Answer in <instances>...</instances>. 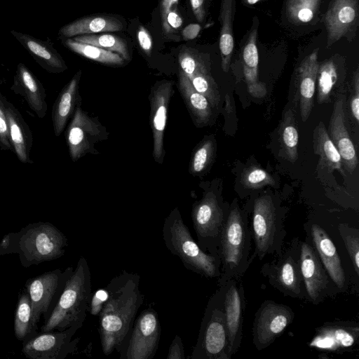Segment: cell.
<instances>
[{
	"label": "cell",
	"instance_id": "30",
	"mask_svg": "<svg viewBox=\"0 0 359 359\" xmlns=\"http://www.w3.org/2000/svg\"><path fill=\"white\" fill-rule=\"evenodd\" d=\"M236 0H222L219 20L221 29L219 32V46L222 58V68L227 72L234 47L233 36V20Z\"/></svg>",
	"mask_w": 359,
	"mask_h": 359
},
{
	"label": "cell",
	"instance_id": "4",
	"mask_svg": "<svg viewBox=\"0 0 359 359\" xmlns=\"http://www.w3.org/2000/svg\"><path fill=\"white\" fill-rule=\"evenodd\" d=\"M162 232L165 247L180 258L187 269L208 278L218 279L221 275L219 257L204 251L194 241L177 208L165 217Z\"/></svg>",
	"mask_w": 359,
	"mask_h": 359
},
{
	"label": "cell",
	"instance_id": "38",
	"mask_svg": "<svg viewBox=\"0 0 359 359\" xmlns=\"http://www.w3.org/2000/svg\"><path fill=\"white\" fill-rule=\"evenodd\" d=\"M178 62L182 71L188 78L198 73L210 72L205 60L194 50L184 48L178 53Z\"/></svg>",
	"mask_w": 359,
	"mask_h": 359
},
{
	"label": "cell",
	"instance_id": "44",
	"mask_svg": "<svg viewBox=\"0 0 359 359\" xmlns=\"http://www.w3.org/2000/svg\"><path fill=\"white\" fill-rule=\"evenodd\" d=\"M107 293L105 287L94 292H93L89 306V311L92 315L98 316L107 299Z\"/></svg>",
	"mask_w": 359,
	"mask_h": 359
},
{
	"label": "cell",
	"instance_id": "46",
	"mask_svg": "<svg viewBox=\"0 0 359 359\" xmlns=\"http://www.w3.org/2000/svg\"><path fill=\"white\" fill-rule=\"evenodd\" d=\"M185 358L184 348L181 337L176 334L169 347L166 359H184Z\"/></svg>",
	"mask_w": 359,
	"mask_h": 359
},
{
	"label": "cell",
	"instance_id": "16",
	"mask_svg": "<svg viewBox=\"0 0 359 359\" xmlns=\"http://www.w3.org/2000/svg\"><path fill=\"white\" fill-rule=\"evenodd\" d=\"M359 341V325L353 321L325 323L316 329L309 343L311 348L341 353L353 348Z\"/></svg>",
	"mask_w": 359,
	"mask_h": 359
},
{
	"label": "cell",
	"instance_id": "52",
	"mask_svg": "<svg viewBox=\"0 0 359 359\" xmlns=\"http://www.w3.org/2000/svg\"><path fill=\"white\" fill-rule=\"evenodd\" d=\"M9 243H10V236H9V235H7V236H4V238H3L2 242L0 245V247L2 248H6L8 246Z\"/></svg>",
	"mask_w": 359,
	"mask_h": 359
},
{
	"label": "cell",
	"instance_id": "42",
	"mask_svg": "<svg viewBox=\"0 0 359 359\" xmlns=\"http://www.w3.org/2000/svg\"><path fill=\"white\" fill-rule=\"evenodd\" d=\"M241 182L245 187L251 189H258L266 185L275 184L273 177L257 166H250L245 170L241 176Z\"/></svg>",
	"mask_w": 359,
	"mask_h": 359
},
{
	"label": "cell",
	"instance_id": "14",
	"mask_svg": "<svg viewBox=\"0 0 359 359\" xmlns=\"http://www.w3.org/2000/svg\"><path fill=\"white\" fill-rule=\"evenodd\" d=\"M173 86L172 81H158L151 88L149 95L150 126L153 135L152 156L159 164L163 163L165 155L164 132L168 106L174 93Z\"/></svg>",
	"mask_w": 359,
	"mask_h": 359
},
{
	"label": "cell",
	"instance_id": "36",
	"mask_svg": "<svg viewBox=\"0 0 359 359\" xmlns=\"http://www.w3.org/2000/svg\"><path fill=\"white\" fill-rule=\"evenodd\" d=\"M337 79V69L332 60L326 61L319 66L317 75L318 104L327 102Z\"/></svg>",
	"mask_w": 359,
	"mask_h": 359
},
{
	"label": "cell",
	"instance_id": "15",
	"mask_svg": "<svg viewBox=\"0 0 359 359\" xmlns=\"http://www.w3.org/2000/svg\"><path fill=\"white\" fill-rule=\"evenodd\" d=\"M81 327L73 325L63 330L46 332L29 341L22 351L32 359L65 358L76 349L79 339L72 340V337Z\"/></svg>",
	"mask_w": 359,
	"mask_h": 359
},
{
	"label": "cell",
	"instance_id": "35",
	"mask_svg": "<svg viewBox=\"0 0 359 359\" xmlns=\"http://www.w3.org/2000/svg\"><path fill=\"white\" fill-rule=\"evenodd\" d=\"M215 151V143L210 138L204 139L195 148L189 166V172L193 175L203 173L210 165Z\"/></svg>",
	"mask_w": 359,
	"mask_h": 359
},
{
	"label": "cell",
	"instance_id": "3",
	"mask_svg": "<svg viewBox=\"0 0 359 359\" xmlns=\"http://www.w3.org/2000/svg\"><path fill=\"white\" fill-rule=\"evenodd\" d=\"M92 294L90 268L86 259L81 257L41 330L46 332L63 330L73 325L82 327L89 311Z\"/></svg>",
	"mask_w": 359,
	"mask_h": 359
},
{
	"label": "cell",
	"instance_id": "1",
	"mask_svg": "<svg viewBox=\"0 0 359 359\" xmlns=\"http://www.w3.org/2000/svg\"><path fill=\"white\" fill-rule=\"evenodd\" d=\"M140 276L123 270L106 286L107 299L98 314L100 343L104 355L119 351L130 336L136 315L143 304Z\"/></svg>",
	"mask_w": 359,
	"mask_h": 359
},
{
	"label": "cell",
	"instance_id": "18",
	"mask_svg": "<svg viewBox=\"0 0 359 359\" xmlns=\"http://www.w3.org/2000/svg\"><path fill=\"white\" fill-rule=\"evenodd\" d=\"M69 267L64 273L60 269L45 273L29 282L27 285L31 302V327L33 329L42 314L48 310L54 295L62 282L65 281L73 271Z\"/></svg>",
	"mask_w": 359,
	"mask_h": 359
},
{
	"label": "cell",
	"instance_id": "8",
	"mask_svg": "<svg viewBox=\"0 0 359 359\" xmlns=\"http://www.w3.org/2000/svg\"><path fill=\"white\" fill-rule=\"evenodd\" d=\"M229 210L212 191H205L202 198L193 204V226L197 243L204 251L218 255L220 233Z\"/></svg>",
	"mask_w": 359,
	"mask_h": 359
},
{
	"label": "cell",
	"instance_id": "41",
	"mask_svg": "<svg viewBox=\"0 0 359 359\" xmlns=\"http://www.w3.org/2000/svg\"><path fill=\"white\" fill-rule=\"evenodd\" d=\"M338 231L341 237L356 275H359V230L346 224H340Z\"/></svg>",
	"mask_w": 359,
	"mask_h": 359
},
{
	"label": "cell",
	"instance_id": "43",
	"mask_svg": "<svg viewBox=\"0 0 359 359\" xmlns=\"http://www.w3.org/2000/svg\"><path fill=\"white\" fill-rule=\"evenodd\" d=\"M6 98L0 92V142L8 149L12 148L6 114Z\"/></svg>",
	"mask_w": 359,
	"mask_h": 359
},
{
	"label": "cell",
	"instance_id": "6",
	"mask_svg": "<svg viewBox=\"0 0 359 359\" xmlns=\"http://www.w3.org/2000/svg\"><path fill=\"white\" fill-rule=\"evenodd\" d=\"M224 285L209 299L191 359H231L230 341L224 313Z\"/></svg>",
	"mask_w": 359,
	"mask_h": 359
},
{
	"label": "cell",
	"instance_id": "51",
	"mask_svg": "<svg viewBox=\"0 0 359 359\" xmlns=\"http://www.w3.org/2000/svg\"><path fill=\"white\" fill-rule=\"evenodd\" d=\"M201 27L199 24H190L184 27L182 31V36L184 40L195 39L201 31Z\"/></svg>",
	"mask_w": 359,
	"mask_h": 359
},
{
	"label": "cell",
	"instance_id": "29",
	"mask_svg": "<svg viewBox=\"0 0 359 359\" xmlns=\"http://www.w3.org/2000/svg\"><path fill=\"white\" fill-rule=\"evenodd\" d=\"M257 29L251 30L243 50V73L249 92L261 97L266 93L263 83L258 80L259 54L257 46Z\"/></svg>",
	"mask_w": 359,
	"mask_h": 359
},
{
	"label": "cell",
	"instance_id": "2",
	"mask_svg": "<svg viewBox=\"0 0 359 359\" xmlns=\"http://www.w3.org/2000/svg\"><path fill=\"white\" fill-rule=\"evenodd\" d=\"M252 241L248 215L234 201L220 233L218 255L221 275L217 279L218 286L231 280H241L250 265Z\"/></svg>",
	"mask_w": 359,
	"mask_h": 359
},
{
	"label": "cell",
	"instance_id": "12",
	"mask_svg": "<svg viewBox=\"0 0 359 359\" xmlns=\"http://www.w3.org/2000/svg\"><path fill=\"white\" fill-rule=\"evenodd\" d=\"M108 137L109 133L97 117L89 116L80 107L76 108L66 133L69 152L73 161L87 154H97L95 145Z\"/></svg>",
	"mask_w": 359,
	"mask_h": 359
},
{
	"label": "cell",
	"instance_id": "27",
	"mask_svg": "<svg viewBox=\"0 0 359 359\" xmlns=\"http://www.w3.org/2000/svg\"><path fill=\"white\" fill-rule=\"evenodd\" d=\"M81 70H79L58 95L53 109V122L55 135L59 136L67 122L76 109L79 97V84Z\"/></svg>",
	"mask_w": 359,
	"mask_h": 359
},
{
	"label": "cell",
	"instance_id": "45",
	"mask_svg": "<svg viewBox=\"0 0 359 359\" xmlns=\"http://www.w3.org/2000/svg\"><path fill=\"white\" fill-rule=\"evenodd\" d=\"M137 39L141 49L147 55H149L152 50L153 41L150 33L144 26H140L138 27Z\"/></svg>",
	"mask_w": 359,
	"mask_h": 359
},
{
	"label": "cell",
	"instance_id": "17",
	"mask_svg": "<svg viewBox=\"0 0 359 359\" xmlns=\"http://www.w3.org/2000/svg\"><path fill=\"white\" fill-rule=\"evenodd\" d=\"M244 292L241 280H231L224 285V313L232 356L240 348L243 339Z\"/></svg>",
	"mask_w": 359,
	"mask_h": 359
},
{
	"label": "cell",
	"instance_id": "20",
	"mask_svg": "<svg viewBox=\"0 0 359 359\" xmlns=\"http://www.w3.org/2000/svg\"><path fill=\"white\" fill-rule=\"evenodd\" d=\"M358 18V0H334L325 15L327 46L347 36L356 25Z\"/></svg>",
	"mask_w": 359,
	"mask_h": 359
},
{
	"label": "cell",
	"instance_id": "26",
	"mask_svg": "<svg viewBox=\"0 0 359 359\" xmlns=\"http://www.w3.org/2000/svg\"><path fill=\"white\" fill-rule=\"evenodd\" d=\"M5 106L12 147L21 162L30 163L29 151L33 142L32 133L20 112L6 100Z\"/></svg>",
	"mask_w": 359,
	"mask_h": 359
},
{
	"label": "cell",
	"instance_id": "50",
	"mask_svg": "<svg viewBox=\"0 0 359 359\" xmlns=\"http://www.w3.org/2000/svg\"><path fill=\"white\" fill-rule=\"evenodd\" d=\"M205 0H190L193 13L198 22H203L205 18Z\"/></svg>",
	"mask_w": 359,
	"mask_h": 359
},
{
	"label": "cell",
	"instance_id": "48",
	"mask_svg": "<svg viewBox=\"0 0 359 359\" xmlns=\"http://www.w3.org/2000/svg\"><path fill=\"white\" fill-rule=\"evenodd\" d=\"M183 20L176 11V9L170 11L166 18L165 25L163 28L165 33H170L173 29H179L182 25Z\"/></svg>",
	"mask_w": 359,
	"mask_h": 359
},
{
	"label": "cell",
	"instance_id": "34",
	"mask_svg": "<svg viewBox=\"0 0 359 359\" xmlns=\"http://www.w3.org/2000/svg\"><path fill=\"white\" fill-rule=\"evenodd\" d=\"M281 146L286 158L294 163L298 158L299 134L295 118L291 109L285 111L280 127Z\"/></svg>",
	"mask_w": 359,
	"mask_h": 359
},
{
	"label": "cell",
	"instance_id": "11",
	"mask_svg": "<svg viewBox=\"0 0 359 359\" xmlns=\"http://www.w3.org/2000/svg\"><path fill=\"white\" fill-rule=\"evenodd\" d=\"M67 245L65 236L51 224H37L20 237L19 246L30 262H41L60 257Z\"/></svg>",
	"mask_w": 359,
	"mask_h": 359
},
{
	"label": "cell",
	"instance_id": "40",
	"mask_svg": "<svg viewBox=\"0 0 359 359\" xmlns=\"http://www.w3.org/2000/svg\"><path fill=\"white\" fill-rule=\"evenodd\" d=\"M31 316L29 297L26 294H22L18 303L15 318V333L18 339H22L29 333L31 327Z\"/></svg>",
	"mask_w": 359,
	"mask_h": 359
},
{
	"label": "cell",
	"instance_id": "25",
	"mask_svg": "<svg viewBox=\"0 0 359 359\" xmlns=\"http://www.w3.org/2000/svg\"><path fill=\"white\" fill-rule=\"evenodd\" d=\"M12 88L16 90V93H21L39 117L43 118L46 116L47 104L45 89L23 63H19L17 67Z\"/></svg>",
	"mask_w": 359,
	"mask_h": 359
},
{
	"label": "cell",
	"instance_id": "49",
	"mask_svg": "<svg viewBox=\"0 0 359 359\" xmlns=\"http://www.w3.org/2000/svg\"><path fill=\"white\" fill-rule=\"evenodd\" d=\"M178 2L179 0H160L159 11L163 28L165 25L168 13L173 9H176L175 6L177 5Z\"/></svg>",
	"mask_w": 359,
	"mask_h": 359
},
{
	"label": "cell",
	"instance_id": "7",
	"mask_svg": "<svg viewBox=\"0 0 359 359\" xmlns=\"http://www.w3.org/2000/svg\"><path fill=\"white\" fill-rule=\"evenodd\" d=\"M275 256L271 262L262 265V274L283 295L306 299L300 268V241L294 239L287 249Z\"/></svg>",
	"mask_w": 359,
	"mask_h": 359
},
{
	"label": "cell",
	"instance_id": "28",
	"mask_svg": "<svg viewBox=\"0 0 359 359\" xmlns=\"http://www.w3.org/2000/svg\"><path fill=\"white\" fill-rule=\"evenodd\" d=\"M178 88L194 123L198 126L208 124L212 117V105L203 95L197 92L186 74L180 70Z\"/></svg>",
	"mask_w": 359,
	"mask_h": 359
},
{
	"label": "cell",
	"instance_id": "32",
	"mask_svg": "<svg viewBox=\"0 0 359 359\" xmlns=\"http://www.w3.org/2000/svg\"><path fill=\"white\" fill-rule=\"evenodd\" d=\"M61 40L62 44L72 52L95 62L109 66H122L126 64V61L116 53L79 42L72 38Z\"/></svg>",
	"mask_w": 359,
	"mask_h": 359
},
{
	"label": "cell",
	"instance_id": "24",
	"mask_svg": "<svg viewBox=\"0 0 359 359\" xmlns=\"http://www.w3.org/2000/svg\"><path fill=\"white\" fill-rule=\"evenodd\" d=\"M318 48L307 55L298 68L299 100L302 120L309 117L313 103L316 82L319 69Z\"/></svg>",
	"mask_w": 359,
	"mask_h": 359
},
{
	"label": "cell",
	"instance_id": "37",
	"mask_svg": "<svg viewBox=\"0 0 359 359\" xmlns=\"http://www.w3.org/2000/svg\"><path fill=\"white\" fill-rule=\"evenodd\" d=\"M320 4V0H288V17L296 24L308 23L315 16Z\"/></svg>",
	"mask_w": 359,
	"mask_h": 359
},
{
	"label": "cell",
	"instance_id": "10",
	"mask_svg": "<svg viewBox=\"0 0 359 359\" xmlns=\"http://www.w3.org/2000/svg\"><path fill=\"white\" fill-rule=\"evenodd\" d=\"M294 313L283 304L265 300L257 309L252 323V343L257 351L270 346L292 323Z\"/></svg>",
	"mask_w": 359,
	"mask_h": 359
},
{
	"label": "cell",
	"instance_id": "33",
	"mask_svg": "<svg viewBox=\"0 0 359 359\" xmlns=\"http://www.w3.org/2000/svg\"><path fill=\"white\" fill-rule=\"evenodd\" d=\"M72 39L116 53L126 61H129L130 59L126 41L116 35L109 34V32L81 35L72 37Z\"/></svg>",
	"mask_w": 359,
	"mask_h": 359
},
{
	"label": "cell",
	"instance_id": "23",
	"mask_svg": "<svg viewBox=\"0 0 359 359\" xmlns=\"http://www.w3.org/2000/svg\"><path fill=\"white\" fill-rule=\"evenodd\" d=\"M123 28V22L114 15H92L80 18L62 26L58 31V37L61 39L85 34L115 32Z\"/></svg>",
	"mask_w": 359,
	"mask_h": 359
},
{
	"label": "cell",
	"instance_id": "21",
	"mask_svg": "<svg viewBox=\"0 0 359 359\" xmlns=\"http://www.w3.org/2000/svg\"><path fill=\"white\" fill-rule=\"evenodd\" d=\"M313 246L328 275L340 292L346 289V279L337 248L327 232L318 224H313L310 229Z\"/></svg>",
	"mask_w": 359,
	"mask_h": 359
},
{
	"label": "cell",
	"instance_id": "47",
	"mask_svg": "<svg viewBox=\"0 0 359 359\" xmlns=\"http://www.w3.org/2000/svg\"><path fill=\"white\" fill-rule=\"evenodd\" d=\"M354 94L351 100V109L353 118L359 121V71L356 69L353 76Z\"/></svg>",
	"mask_w": 359,
	"mask_h": 359
},
{
	"label": "cell",
	"instance_id": "39",
	"mask_svg": "<svg viewBox=\"0 0 359 359\" xmlns=\"http://www.w3.org/2000/svg\"><path fill=\"white\" fill-rule=\"evenodd\" d=\"M189 79L194 88L206 97L212 107L217 106L220 95L217 84L210 72L198 73Z\"/></svg>",
	"mask_w": 359,
	"mask_h": 359
},
{
	"label": "cell",
	"instance_id": "22",
	"mask_svg": "<svg viewBox=\"0 0 359 359\" xmlns=\"http://www.w3.org/2000/svg\"><path fill=\"white\" fill-rule=\"evenodd\" d=\"M11 33L44 69L51 73H60L67 69L65 60L49 38L41 40L14 30Z\"/></svg>",
	"mask_w": 359,
	"mask_h": 359
},
{
	"label": "cell",
	"instance_id": "19",
	"mask_svg": "<svg viewBox=\"0 0 359 359\" xmlns=\"http://www.w3.org/2000/svg\"><path fill=\"white\" fill-rule=\"evenodd\" d=\"M345 104L346 97L340 95L334 104L327 133L341 157L342 165L351 173L356 169L358 160L345 126Z\"/></svg>",
	"mask_w": 359,
	"mask_h": 359
},
{
	"label": "cell",
	"instance_id": "31",
	"mask_svg": "<svg viewBox=\"0 0 359 359\" xmlns=\"http://www.w3.org/2000/svg\"><path fill=\"white\" fill-rule=\"evenodd\" d=\"M313 144L315 154L320 157V163L328 170H337L344 174L342 169L341 157L330 140L327 130L320 121L313 130Z\"/></svg>",
	"mask_w": 359,
	"mask_h": 359
},
{
	"label": "cell",
	"instance_id": "9",
	"mask_svg": "<svg viewBox=\"0 0 359 359\" xmlns=\"http://www.w3.org/2000/svg\"><path fill=\"white\" fill-rule=\"evenodd\" d=\"M161 324L157 312L147 308L135 318L128 338L118 353L121 359H152L161 338Z\"/></svg>",
	"mask_w": 359,
	"mask_h": 359
},
{
	"label": "cell",
	"instance_id": "13",
	"mask_svg": "<svg viewBox=\"0 0 359 359\" xmlns=\"http://www.w3.org/2000/svg\"><path fill=\"white\" fill-rule=\"evenodd\" d=\"M300 268L306 293V300L318 304L328 297L341 292L320 257L307 241H300Z\"/></svg>",
	"mask_w": 359,
	"mask_h": 359
},
{
	"label": "cell",
	"instance_id": "5",
	"mask_svg": "<svg viewBox=\"0 0 359 359\" xmlns=\"http://www.w3.org/2000/svg\"><path fill=\"white\" fill-rule=\"evenodd\" d=\"M283 215L269 194L255 199L250 227L254 242V252L250 264L255 259L262 260L268 255H278L283 250L286 231Z\"/></svg>",
	"mask_w": 359,
	"mask_h": 359
}]
</instances>
